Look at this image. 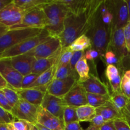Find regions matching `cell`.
<instances>
[{
	"instance_id": "cell-25",
	"label": "cell",
	"mask_w": 130,
	"mask_h": 130,
	"mask_svg": "<svg viewBox=\"0 0 130 130\" xmlns=\"http://www.w3.org/2000/svg\"><path fill=\"white\" fill-rule=\"evenodd\" d=\"M78 121L79 122H90L96 115V108L89 104L76 108Z\"/></svg>"
},
{
	"instance_id": "cell-56",
	"label": "cell",
	"mask_w": 130,
	"mask_h": 130,
	"mask_svg": "<svg viewBox=\"0 0 130 130\" xmlns=\"http://www.w3.org/2000/svg\"><path fill=\"white\" fill-rule=\"evenodd\" d=\"M8 128L9 130H17L16 128L14 127V126L11 123H9V124H7Z\"/></svg>"
},
{
	"instance_id": "cell-8",
	"label": "cell",
	"mask_w": 130,
	"mask_h": 130,
	"mask_svg": "<svg viewBox=\"0 0 130 130\" xmlns=\"http://www.w3.org/2000/svg\"><path fill=\"white\" fill-rule=\"evenodd\" d=\"M39 107L33 105L22 99H19L17 104L13 108L11 114L16 119L27 121L35 124L38 122Z\"/></svg>"
},
{
	"instance_id": "cell-12",
	"label": "cell",
	"mask_w": 130,
	"mask_h": 130,
	"mask_svg": "<svg viewBox=\"0 0 130 130\" xmlns=\"http://www.w3.org/2000/svg\"><path fill=\"white\" fill-rule=\"evenodd\" d=\"M41 106L58 118L63 124V111L67 105L63 99L57 97L46 92L44 95Z\"/></svg>"
},
{
	"instance_id": "cell-22",
	"label": "cell",
	"mask_w": 130,
	"mask_h": 130,
	"mask_svg": "<svg viewBox=\"0 0 130 130\" xmlns=\"http://www.w3.org/2000/svg\"><path fill=\"white\" fill-rule=\"evenodd\" d=\"M57 63L52 66L51 68L44 71L43 73L40 74L38 77L35 82L31 85L30 88H38V87H47L49 86L52 81L54 79L55 74L57 69Z\"/></svg>"
},
{
	"instance_id": "cell-1",
	"label": "cell",
	"mask_w": 130,
	"mask_h": 130,
	"mask_svg": "<svg viewBox=\"0 0 130 130\" xmlns=\"http://www.w3.org/2000/svg\"><path fill=\"white\" fill-rule=\"evenodd\" d=\"M103 1L90 0L86 10L79 14L68 12L64 23V30L58 38L62 48L69 46L77 38L90 31L94 18Z\"/></svg>"
},
{
	"instance_id": "cell-11",
	"label": "cell",
	"mask_w": 130,
	"mask_h": 130,
	"mask_svg": "<svg viewBox=\"0 0 130 130\" xmlns=\"http://www.w3.org/2000/svg\"><path fill=\"white\" fill-rule=\"evenodd\" d=\"M26 13L19 8L11 1L10 3L0 10V23L11 27L21 22Z\"/></svg>"
},
{
	"instance_id": "cell-16",
	"label": "cell",
	"mask_w": 130,
	"mask_h": 130,
	"mask_svg": "<svg viewBox=\"0 0 130 130\" xmlns=\"http://www.w3.org/2000/svg\"><path fill=\"white\" fill-rule=\"evenodd\" d=\"M13 67L23 76L31 73L33 65L36 60L29 52L10 58Z\"/></svg>"
},
{
	"instance_id": "cell-34",
	"label": "cell",
	"mask_w": 130,
	"mask_h": 130,
	"mask_svg": "<svg viewBox=\"0 0 130 130\" xmlns=\"http://www.w3.org/2000/svg\"><path fill=\"white\" fill-rule=\"evenodd\" d=\"M77 121L78 118L76 114V107L71 106L66 107L63 111V124L65 125L67 123Z\"/></svg>"
},
{
	"instance_id": "cell-6",
	"label": "cell",
	"mask_w": 130,
	"mask_h": 130,
	"mask_svg": "<svg viewBox=\"0 0 130 130\" xmlns=\"http://www.w3.org/2000/svg\"><path fill=\"white\" fill-rule=\"evenodd\" d=\"M105 3L114 17L112 32L116 29H123L129 21L128 5L126 0H107Z\"/></svg>"
},
{
	"instance_id": "cell-41",
	"label": "cell",
	"mask_w": 130,
	"mask_h": 130,
	"mask_svg": "<svg viewBox=\"0 0 130 130\" xmlns=\"http://www.w3.org/2000/svg\"><path fill=\"white\" fill-rule=\"evenodd\" d=\"M104 58H105V60L107 65H115V66L116 64L117 66L119 65V61L118 60V57H116L115 53L110 50H109L105 53Z\"/></svg>"
},
{
	"instance_id": "cell-38",
	"label": "cell",
	"mask_w": 130,
	"mask_h": 130,
	"mask_svg": "<svg viewBox=\"0 0 130 130\" xmlns=\"http://www.w3.org/2000/svg\"><path fill=\"white\" fill-rule=\"evenodd\" d=\"M39 74L34 73H30L26 76H23L22 81V88L21 89L29 88L31 85L35 82Z\"/></svg>"
},
{
	"instance_id": "cell-47",
	"label": "cell",
	"mask_w": 130,
	"mask_h": 130,
	"mask_svg": "<svg viewBox=\"0 0 130 130\" xmlns=\"http://www.w3.org/2000/svg\"><path fill=\"white\" fill-rule=\"evenodd\" d=\"M0 106L7 111L10 112L11 113V112H12L13 108L9 104L8 102L5 97L2 90H0Z\"/></svg>"
},
{
	"instance_id": "cell-18",
	"label": "cell",
	"mask_w": 130,
	"mask_h": 130,
	"mask_svg": "<svg viewBox=\"0 0 130 130\" xmlns=\"http://www.w3.org/2000/svg\"><path fill=\"white\" fill-rule=\"evenodd\" d=\"M37 123L50 130H65L63 123L41 106L38 110Z\"/></svg>"
},
{
	"instance_id": "cell-27",
	"label": "cell",
	"mask_w": 130,
	"mask_h": 130,
	"mask_svg": "<svg viewBox=\"0 0 130 130\" xmlns=\"http://www.w3.org/2000/svg\"><path fill=\"white\" fill-rule=\"evenodd\" d=\"M75 69L79 76L80 83L85 82L90 78V66L85 57H83L75 66Z\"/></svg>"
},
{
	"instance_id": "cell-48",
	"label": "cell",
	"mask_w": 130,
	"mask_h": 130,
	"mask_svg": "<svg viewBox=\"0 0 130 130\" xmlns=\"http://www.w3.org/2000/svg\"><path fill=\"white\" fill-rule=\"evenodd\" d=\"M65 130H84L80 124L79 121H74L64 125Z\"/></svg>"
},
{
	"instance_id": "cell-54",
	"label": "cell",
	"mask_w": 130,
	"mask_h": 130,
	"mask_svg": "<svg viewBox=\"0 0 130 130\" xmlns=\"http://www.w3.org/2000/svg\"><path fill=\"white\" fill-rule=\"evenodd\" d=\"M35 126L37 127V128H38L39 130H50L48 129V128H45V127L41 125V124H39V123H36V124H35Z\"/></svg>"
},
{
	"instance_id": "cell-15",
	"label": "cell",
	"mask_w": 130,
	"mask_h": 130,
	"mask_svg": "<svg viewBox=\"0 0 130 130\" xmlns=\"http://www.w3.org/2000/svg\"><path fill=\"white\" fill-rule=\"evenodd\" d=\"M86 94L87 93L83 87L82 85L78 81L65 95L63 99L67 106L77 108L88 104Z\"/></svg>"
},
{
	"instance_id": "cell-17",
	"label": "cell",
	"mask_w": 130,
	"mask_h": 130,
	"mask_svg": "<svg viewBox=\"0 0 130 130\" xmlns=\"http://www.w3.org/2000/svg\"><path fill=\"white\" fill-rule=\"evenodd\" d=\"M15 90L20 99H22L33 105L39 107L41 105L43 98L46 93L47 87L30 88Z\"/></svg>"
},
{
	"instance_id": "cell-37",
	"label": "cell",
	"mask_w": 130,
	"mask_h": 130,
	"mask_svg": "<svg viewBox=\"0 0 130 130\" xmlns=\"http://www.w3.org/2000/svg\"><path fill=\"white\" fill-rule=\"evenodd\" d=\"M90 123V125L86 130H100L105 123V121L101 116L96 114Z\"/></svg>"
},
{
	"instance_id": "cell-39",
	"label": "cell",
	"mask_w": 130,
	"mask_h": 130,
	"mask_svg": "<svg viewBox=\"0 0 130 130\" xmlns=\"http://www.w3.org/2000/svg\"><path fill=\"white\" fill-rule=\"evenodd\" d=\"M15 119L16 118L11 112L0 106V123L7 124L12 123Z\"/></svg>"
},
{
	"instance_id": "cell-21",
	"label": "cell",
	"mask_w": 130,
	"mask_h": 130,
	"mask_svg": "<svg viewBox=\"0 0 130 130\" xmlns=\"http://www.w3.org/2000/svg\"><path fill=\"white\" fill-rule=\"evenodd\" d=\"M96 114L101 116L105 122L108 121H114V119L123 117V113L117 110L110 101L96 108Z\"/></svg>"
},
{
	"instance_id": "cell-35",
	"label": "cell",
	"mask_w": 130,
	"mask_h": 130,
	"mask_svg": "<svg viewBox=\"0 0 130 130\" xmlns=\"http://www.w3.org/2000/svg\"><path fill=\"white\" fill-rule=\"evenodd\" d=\"M121 89L122 92L130 99V70L125 71L122 76Z\"/></svg>"
},
{
	"instance_id": "cell-24",
	"label": "cell",
	"mask_w": 130,
	"mask_h": 130,
	"mask_svg": "<svg viewBox=\"0 0 130 130\" xmlns=\"http://www.w3.org/2000/svg\"><path fill=\"white\" fill-rule=\"evenodd\" d=\"M13 3L25 13L36 8L43 6L52 0H12Z\"/></svg>"
},
{
	"instance_id": "cell-26",
	"label": "cell",
	"mask_w": 130,
	"mask_h": 130,
	"mask_svg": "<svg viewBox=\"0 0 130 130\" xmlns=\"http://www.w3.org/2000/svg\"><path fill=\"white\" fill-rule=\"evenodd\" d=\"M110 102L118 110L123 113L129 102V98L122 91L114 92L110 94Z\"/></svg>"
},
{
	"instance_id": "cell-7",
	"label": "cell",
	"mask_w": 130,
	"mask_h": 130,
	"mask_svg": "<svg viewBox=\"0 0 130 130\" xmlns=\"http://www.w3.org/2000/svg\"><path fill=\"white\" fill-rule=\"evenodd\" d=\"M43 6L36 8L27 12L21 22L17 25L10 27V29L22 28L45 29L48 25V19L43 10Z\"/></svg>"
},
{
	"instance_id": "cell-19",
	"label": "cell",
	"mask_w": 130,
	"mask_h": 130,
	"mask_svg": "<svg viewBox=\"0 0 130 130\" xmlns=\"http://www.w3.org/2000/svg\"><path fill=\"white\" fill-rule=\"evenodd\" d=\"M81 84L86 93L100 95H110L107 85L102 82L97 76L93 74H90V78Z\"/></svg>"
},
{
	"instance_id": "cell-28",
	"label": "cell",
	"mask_w": 130,
	"mask_h": 130,
	"mask_svg": "<svg viewBox=\"0 0 130 130\" xmlns=\"http://www.w3.org/2000/svg\"><path fill=\"white\" fill-rule=\"evenodd\" d=\"M69 48L72 52H85V50L92 48L91 39L86 35H82L77 38Z\"/></svg>"
},
{
	"instance_id": "cell-4",
	"label": "cell",
	"mask_w": 130,
	"mask_h": 130,
	"mask_svg": "<svg viewBox=\"0 0 130 130\" xmlns=\"http://www.w3.org/2000/svg\"><path fill=\"white\" fill-rule=\"evenodd\" d=\"M43 29L38 28L10 29L0 38V54L26 39L39 35Z\"/></svg>"
},
{
	"instance_id": "cell-45",
	"label": "cell",
	"mask_w": 130,
	"mask_h": 130,
	"mask_svg": "<svg viewBox=\"0 0 130 130\" xmlns=\"http://www.w3.org/2000/svg\"><path fill=\"white\" fill-rule=\"evenodd\" d=\"M123 32H124V39H125L127 50L130 54V20H129L128 24L123 28Z\"/></svg>"
},
{
	"instance_id": "cell-53",
	"label": "cell",
	"mask_w": 130,
	"mask_h": 130,
	"mask_svg": "<svg viewBox=\"0 0 130 130\" xmlns=\"http://www.w3.org/2000/svg\"><path fill=\"white\" fill-rule=\"evenodd\" d=\"M12 1V0H11ZM11 0H0V10L11 2Z\"/></svg>"
},
{
	"instance_id": "cell-57",
	"label": "cell",
	"mask_w": 130,
	"mask_h": 130,
	"mask_svg": "<svg viewBox=\"0 0 130 130\" xmlns=\"http://www.w3.org/2000/svg\"><path fill=\"white\" fill-rule=\"evenodd\" d=\"M128 5V13H129V20H130V0H126Z\"/></svg>"
},
{
	"instance_id": "cell-58",
	"label": "cell",
	"mask_w": 130,
	"mask_h": 130,
	"mask_svg": "<svg viewBox=\"0 0 130 130\" xmlns=\"http://www.w3.org/2000/svg\"><path fill=\"white\" fill-rule=\"evenodd\" d=\"M126 110L127 111H128V112L130 114V99H129V102H128V105H127Z\"/></svg>"
},
{
	"instance_id": "cell-32",
	"label": "cell",
	"mask_w": 130,
	"mask_h": 130,
	"mask_svg": "<svg viewBox=\"0 0 130 130\" xmlns=\"http://www.w3.org/2000/svg\"><path fill=\"white\" fill-rule=\"evenodd\" d=\"M73 53L74 52H72L69 47L62 48L60 56L57 62V68L66 66L69 64Z\"/></svg>"
},
{
	"instance_id": "cell-33",
	"label": "cell",
	"mask_w": 130,
	"mask_h": 130,
	"mask_svg": "<svg viewBox=\"0 0 130 130\" xmlns=\"http://www.w3.org/2000/svg\"><path fill=\"white\" fill-rule=\"evenodd\" d=\"M99 9H100V14H101L102 19L103 22L105 24L111 27L112 31V24L113 20H114V17H113L112 14L110 13V11L108 9L107 6L105 5V1H103L102 3L100 5V8Z\"/></svg>"
},
{
	"instance_id": "cell-23",
	"label": "cell",
	"mask_w": 130,
	"mask_h": 130,
	"mask_svg": "<svg viewBox=\"0 0 130 130\" xmlns=\"http://www.w3.org/2000/svg\"><path fill=\"white\" fill-rule=\"evenodd\" d=\"M68 9L69 12L72 14H79L86 10L90 0H58Z\"/></svg>"
},
{
	"instance_id": "cell-20",
	"label": "cell",
	"mask_w": 130,
	"mask_h": 130,
	"mask_svg": "<svg viewBox=\"0 0 130 130\" xmlns=\"http://www.w3.org/2000/svg\"><path fill=\"white\" fill-rule=\"evenodd\" d=\"M62 50V48H61L55 54L48 58L36 60L33 65L32 73L40 74L44 72V71L49 69L54 65L57 64L60 56Z\"/></svg>"
},
{
	"instance_id": "cell-36",
	"label": "cell",
	"mask_w": 130,
	"mask_h": 130,
	"mask_svg": "<svg viewBox=\"0 0 130 130\" xmlns=\"http://www.w3.org/2000/svg\"><path fill=\"white\" fill-rule=\"evenodd\" d=\"M11 124L17 130H32L35 124L22 119H15Z\"/></svg>"
},
{
	"instance_id": "cell-51",
	"label": "cell",
	"mask_w": 130,
	"mask_h": 130,
	"mask_svg": "<svg viewBox=\"0 0 130 130\" xmlns=\"http://www.w3.org/2000/svg\"><path fill=\"white\" fill-rule=\"evenodd\" d=\"M10 30V27L0 23V38Z\"/></svg>"
},
{
	"instance_id": "cell-10",
	"label": "cell",
	"mask_w": 130,
	"mask_h": 130,
	"mask_svg": "<svg viewBox=\"0 0 130 130\" xmlns=\"http://www.w3.org/2000/svg\"><path fill=\"white\" fill-rule=\"evenodd\" d=\"M62 48L61 41L58 37H52L36 47L29 53L36 60L48 58L55 54Z\"/></svg>"
},
{
	"instance_id": "cell-59",
	"label": "cell",
	"mask_w": 130,
	"mask_h": 130,
	"mask_svg": "<svg viewBox=\"0 0 130 130\" xmlns=\"http://www.w3.org/2000/svg\"><path fill=\"white\" fill-rule=\"evenodd\" d=\"M32 130H39L38 129V128H37V127L35 125H34V128H33V129H32Z\"/></svg>"
},
{
	"instance_id": "cell-52",
	"label": "cell",
	"mask_w": 130,
	"mask_h": 130,
	"mask_svg": "<svg viewBox=\"0 0 130 130\" xmlns=\"http://www.w3.org/2000/svg\"><path fill=\"white\" fill-rule=\"evenodd\" d=\"M123 118L125 119V120L126 121V122L128 123V124H129L130 127V114L125 109V110L123 112Z\"/></svg>"
},
{
	"instance_id": "cell-5",
	"label": "cell",
	"mask_w": 130,
	"mask_h": 130,
	"mask_svg": "<svg viewBox=\"0 0 130 130\" xmlns=\"http://www.w3.org/2000/svg\"><path fill=\"white\" fill-rule=\"evenodd\" d=\"M50 37L51 36L50 35L48 30L46 29H44L39 35L26 39L22 43L3 52L1 54H0V58H11L15 56L20 55L30 52L36 47L38 46L39 44H40L41 43L44 42Z\"/></svg>"
},
{
	"instance_id": "cell-29",
	"label": "cell",
	"mask_w": 130,
	"mask_h": 130,
	"mask_svg": "<svg viewBox=\"0 0 130 130\" xmlns=\"http://www.w3.org/2000/svg\"><path fill=\"white\" fill-rule=\"evenodd\" d=\"M68 77H74L79 80V76L76 69L72 68L70 64L57 68L53 79H63Z\"/></svg>"
},
{
	"instance_id": "cell-43",
	"label": "cell",
	"mask_w": 130,
	"mask_h": 130,
	"mask_svg": "<svg viewBox=\"0 0 130 130\" xmlns=\"http://www.w3.org/2000/svg\"><path fill=\"white\" fill-rule=\"evenodd\" d=\"M123 75L119 74L117 76L115 79L110 81V86H111L112 93L118 92V91H121V79Z\"/></svg>"
},
{
	"instance_id": "cell-14",
	"label": "cell",
	"mask_w": 130,
	"mask_h": 130,
	"mask_svg": "<svg viewBox=\"0 0 130 130\" xmlns=\"http://www.w3.org/2000/svg\"><path fill=\"white\" fill-rule=\"evenodd\" d=\"M78 81L79 80L74 77L53 79L48 86L46 92L53 96L63 99Z\"/></svg>"
},
{
	"instance_id": "cell-46",
	"label": "cell",
	"mask_w": 130,
	"mask_h": 130,
	"mask_svg": "<svg viewBox=\"0 0 130 130\" xmlns=\"http://www.w3.org/2000/svg\"><path fill=\"white\" fill-rule=\"evenodd\" d=\"M99 55L100 53L97 50L93 49V48H90L86 52H85L84 57L86 58V60H89L91 62V61L95 60V59H96L99 57Z\"/></svg>"
},
{
	"instance_id": "cell-2",
	"label": "cell",
	"mask_w": 130,
	"mask_h": 130,
	"mask_svg": "<svg viewBox=\"0 0 130 130\" xmlns=\"http://www.w3.org/2000/svg\"><path fill=\"white\" fill-rule=\"evenodd\" d=\"M111 34V27L103 22L100 9H99L91 29L86 36L91 39L92 48L97 50L102 57H104L109 50Z\"/></svg>"
},
{
	"instance_id": "cell-44",
	"label": "cell",
	"mask_w": 130,
	"mask_h": 130,
	"mask_svg": "<svg viewBox=\"0 0 130 130\" xmlns=\"http://www.w3.org/2000/svg\"><path fill=\"white\" fill-rule=\"evenodd\" d=\"M85 52H74L72 55L71 58V62H70V66L72 68L75 69V66L77 64V62L84 57Z\"/></svg>"
},
{
	"instance_id": "cell-40",
	"label": "cell",
	"mask_w": 130,
	"mask_h": 130,
	"mask_svg": "<svg viewBox=\"0 0 130 130\" xmlns=\"http://www.w3.org/2000/svg\"><path fill=\"white\" fill-rule=\"evenodd\" d=\"M119 74H121L119 69L115 65H107L105 70V75L109 81L115 79Z\"/></svg>"
},
{
	"instance_id": "cell-50",
	"label": "cell",
	"mask_w": 130,
	"mask_h": 130,
	"mask_svg": "<svg viewBox=\"0 0 130 130\" xmlns=\"http://www.w3.org/2000/svg\"><path fill=\"white\" fill-rule=\"evenodd\" d=\"M8 86V84L6 82V80L5 79L2 75L0 74V90H2L3 89Z\"/></svg>"
},
{
	"instance_id": "cell-3",
	"label": "cell",
	"mask_w": 130,
	"mask_h": 130,
	"mask_svg": "<svg viewBox=\"0 0 130 130\" xmlns=\"http://www.w3.org/2000/svg\"><path fill=\"white\" fill-rule=\"evenodd\" d=\"M43 10L48 19V25L45 29L52 37H59L64 30L68 9L58 0H52L43 6Z\"/></svg>"
},
{
	"instance_id": "cell-13",
	"label": "cell",
	"mask_w": 130,
	"mask_h": 130,
	"mask_svg": "<svg viewBox=\"0 0 130 130\" xmlns=\"http://www.w3.org/2000/svg\"><path fill=\"white\" fill-rule=\"evenodd\" d=\"M109 50H110L115 53L119 60V63L123 58L129 54L126 46L123 28L116 29L112 32Z\"/></svg>"
},
{
	"instance_id": "cell-49",
	"label": "cell",
	"mask_w": 130,
	"mask_h": 130,
	"mask_svg": "<svg viewBox=\"0 0 130 130\" xmlns=\"http://www.w3.org/2000/svg\"><path fill=\"white\" fill-rule=\"evenodd\" d=\"M100 130H116L114 125L113 121H108L104 123Z\"/></svg>"
},
{
	"instance_id": "cell-31",
	"label": "cell",
	"mask_w": 130,
	"mask_h": 130,
	"mask_svg": "<svg viewBox=\"0 0 130 130\" xmlns=\"http://www.w3.org/2000/svg\"><path fill=\"white\" fill-rule=\"evenodd\" d=\"M2 91L10 106L13 108L20 99L16 90L8 86V87L3 89Z\"/></svg>"
},
{
	"instance_id": "cell-30",
	"label": "cell",
	"mask_w": 130,
	"mask_h": 130,
	"mask_svg": "<svg viewBox=\"0 0 130 130\" xmlns=\"http://www.w3.org/2000/svg\"><path fill=\"white\" fill-rule=\"evenodd\" d=\"M88 104L95 108H98L110 100V95H100L87 93Z\"/></svg>"
},
{
	"instance_id": "cell-9",
	"label": "cell",
	"mask_w": 130,
	"mask_h": 130,
	"mask_svg": "<svg viewBox=\"0 0 130 130\" xmlns=\"http://www.w3.org/2000/svg\"><path fill=\"white\" fill-rule=\"evenodd\" d=\"M0 74L9 86L15 90L21 89L23 76L13 67L10 58H0Z\"/></svg>"
},
{
	"instance_id": "cell-60",
	"label": "cell",
	"mask_w": 130,
	"mask_h": 130,
	"mask_svg": "<svg viewBox=\"0 0 130 130\" xmlns=\"http://www.w3.org/2000/svg\"><path fill=\"white\" fill-rule=\"evenodd\" d=\"M129 57H130V55H129Z\"/></svg>"
},
{
	"instance_id": "cell-55",
	"label": "cell",
	"mask_w": 130,
	"mask_h": 130,
	"mask_svg": "<svg viewBox=\"0 0 130 130\" xmlns=\"http://www.w3.org/2000/svg\"><path fill=\"white\" fill-rule=\"evenodd\" d=\"M0 130H9L7 124L0 123Z\"/></svg>"
},
{
	"instance_id": "cell-42",
	"label": "cell",
	"mask_w": 130,
	"mask_h": 130,
	"mask_svg": "<svg viewBox=\"0 0 130 130\" xmlns=\"http://www.w3.org/2000/svg\"><path fill=\"white\" fill-rule=\"evenodd\" d=\"M114 125L116 130H130V127L124 118L114 119Z\"/></svg>"
}]
</instances>
